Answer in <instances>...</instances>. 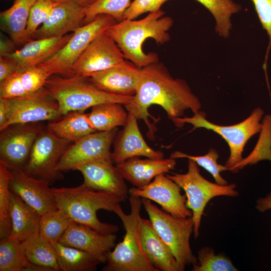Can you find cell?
<instances>
[{
	"label": "cell",
	"mask_w": 271,
	"mask_h": 271,
	"mask_svg": "<svg viewBox=\"0 0 271 271\" xmlns=\"http://www.w3.org/2000/svg\"><path fill=\"white\" fill-rule=\"evenodd\" d=\"M86 8L73 1L58 3L32 39L62 37L85 25Z\"/></svg>",
	"instance_id": "44dd1931"
},
{
	"label": "cell",
	"mask_w": 271,
	"mask_h": 271,
	"mask_svg": "<svg viewBox=\"0 0 271 271\" xmlns=\"http://www.w3.org/2000/svg\"><path fill=\"white\" fill-rule=\"evenodd\" d=\"M255 207L261 213L271 210V192L265 197L258 198L256 201Z\"/></svg>",
	"instance_id": "bcb514c9"
},
{
	"label": "cell",
	"mask_w": 271,
	"mask_h": 271,
	"mask_svg": "<svg viewBox=\"0 0 271 271\" xmlns=\"http://www.w3.org/2000/svg\"><path fill=\"white\" fill-rule=\"evenodd\" d=\"M196 1L213 15L216 23V33L223 38H228L232 26L231 17L241 10V6L232 0Z\"/></svg>",
	"instance_id": "1f68e13d"
},
{
	"label": "cell",
	"mask_w": 271,
	"mask_h": 271,
	"mask_svg": "<svg viewBox=\"0 0 271 271\" xmlns=\"http://www.w3.org/2000/svg\"><path fill=\"white\" fill-rule=\"evenodd\" d=\"M47 128L43 129L36 138L28 161L23 170L34 177L44 179L50 183L62 178L58 169L64 154L71 145Z\"/></svg>",
	"instance_id": "30bf717a"
},
{
	"label": "cell",
	"mask_w": 271,
	"mask_h": 271,
	"mask_svg": "<svg viewBox=\"0 0 271 271\" xmlns=\"http://www.w3.org/2000/svg\"><path fill=\"white\" fill-rule=\"evenodd\" d=\"M51 243L55 251L60 270L94 271L101 263L91 254L83 250L65 245L59 241Z\"/></svg>",
	"instance_id": "f546056e"
},
{
	"label": "cell",
	"mask_w": 271,
	"mask_h": 271,
	"mask_svg": "<svg viewBox=\"0 0 271 271\" xmlns=\"http://www.w3.org/2000/svg\"><path fill=\"white\" fill-rule=\"evenodd\" d=\"M130 212L120 207L115 213L125 231L123 240L106 255L102 271H159L149 260L140 237L139 222L142 206L141 197L129 195Z\"/></svg>",
	"instance_id": "277c9868"
},
{
	"label": "cell",
	"mask_w": 271,
	"mask_h": 271,
	"mask_svg": "<svg viewBox=\"0 0 271 271\" xmlns=\"http://www.w3.org/2000/svg\"><path fill=\"white\" fill-rule=\"evenodd\" d=\"M45 87L57 101L60 117L72 111L84 112L104 103L116 102L125 105L133 98L107 93L96 87L88 78L76 75H51Z\"/></svg>",
	"instance_id": "5b68a950"
},
{
	"label": "cell",
	"mask_w": 271,
	"mask_h": 271,
	"mask_svg": "<svg viewBox=\"0 0 271 271\" xmlns=\"http://www.w3.org/2000/svg\"><path fill=\"white\" fill-rule=\"evenodd\" d=\"M11 191L34 208L41 215L56 209L57 203L49 182L26 173L23 170H10Z\"/></svg>",
	"instance_id": "e0dca14e"
},
{
	"label": "cell",
	"mask_w": 271,
	"mask_h": 271,
	"mask_svg": "<svg viewBox=\"0 0 271 271\" xmlns=\"http://www.w3.org/2000/svg\"><path fill=\"white\" fill-rule=\"evenodd\" d=\"M126 60L114 41L103 32L96 37L87 47L73 65L70 76L88 78Z\"/></svg>",
	"instance_id": "5bb4252c"
},
{
	"label": "cell",
	"mask_w": 271,
	"mask_h": 271,
	"mask_svg": "<svg viewBox=\"0 0 271 271\" xmlns=\"http://www.w3.org/2000/svg\"><path fill=\"white\" fill-rule=\"evenodd\" d=\"M21 244L30 262L49 271L60 270L53 244L42 238L39 233L29 236Z\"/></svg>",
	"instance_id": "4dcf8cb0"
},
{
	"label": "cell",
	"mask_w": 271,
	"mask_h": 271,
	"mask_svg": "<svg viewBox=\"0 0 271 271\" xmlns=\"http://www.w3.org/2000/svg\"><path fill=\"white\" fill-rule=\"evenodd\" d=\"M198 261L192 271H238L231 260L222 253L216 254L213 248L205 246L198 251Z\"/></svg>",
	"instance_id": "d590c367"
},
{
	"label": "cell",
	"mask_w": 271,
	"mask_h": 271,
	"mask_svg": "<svg viewBox=\"0 0 271 271\" xmlns=\"http://www.w3.org/2000/svg\"><path fill=\"white\" fill-rule=\"evenodd\" d=\"M115 233L100 232L89 226L72 221L59 242L83 250L100 263H105L107 253L116 245Z\"/></svg>",
	"instance_id": "2e32d148"
},
{
	"label": "cell",
	"mask_w": 271,
	"mask_h": 271,
	"mask_svg": "<svg viewBox=\"0 0 271 271\" xmlns=\"http://www.w3.org/2000/svg\"><path fill=\"white\" fill-rule=\"evenodd\" d=\"M142 245L149 260L159 271H182L170 249L154 228L150 220L140 217Z\"/></svg>",
	"instance_id": "cb8c5ba5"
},
{
	"label": "cell",
	"mask_w": 271,
	"mask_h": 271,
	"mask_svg": "<svg viewBox=\"0 0 271 271\" xmlns=\"http://www.w3.org/2000/svg\"><path fill=\"white\" fill-rule=\"evenodd\" d=\"M175 159L160 160L139 157L129 158L116 167L123 178L135 187L143 188L149 184L157 176L174 169Z\"/></svg>",
	"instance_id": "603a6c76"
},
{
	"label": "cell",
	"mask_w": 271,
	"mask_h": 271,
	"mask_svg": "<svg viewBox=\"0 0 271 271\" xmlns=\"http://www.w3.org/2000/svg\"><path fill=\"white\" fill-rule=\"evenodd\" d=\"M72 220L62 210L57 208L41 215L39 234L50 242L59 241Z\"/></svg>",
	"instance_id": "d6a6232c"
},
{
	"label": "cell",
	"mask_w": 271,
	"mask_h": 271,
	"mask_svg": "<svg viewBox=\"0 0 271 271\" xmlns=\"http://www.w3.org/2000/svg\"><path fill=\"white\" fill-rule=\"evenodd\" d=\"M55 3H60L66 1H73L76 2L81 6L85 8H88L89 6L93 4L97 0H52Z\"/></svg>",
	"instance_id": "c3c4849f"
},
{
	"label": "cell",
	"mask_w": 271,
	"mask_h": 271,
	"mask_svg": "<svg viewBox=\"0 0 271 271\" xmlns=\"http://www.w3.org/2000/svg\"><path fill=\"white\" fill-rule=\"evenodd\" d=\"M58 4L52 0H37L35 2L31 10L26 30L27 42L32 40L36 31L45 22Z\"/></svg>",
	"instance_id": "f35d334b"
},
{
	"label": "cell",
	"mask_w": 271,
	"mask_h": 271,
	"mask_svg": "<svg viewBox=\"0 0 271 271\" xmlns=\"http://www.w3.org/2000/svg\"><path fill=\"white\" fill-rule=\"evenodd\" d=\"M169 0H134L125 11L123 20H134L146 13L156 12Z\"/></svg>",
	"instance_id": "7bdbcfd3"
},
{
	"label": "cell",
	"mask_w": 271,
	"mask_h": 271,
	"mask_svg": "<svg viewBox=\"0 0 271 271\" xmlns=\"http://www.w3.org/2000/svg\"><path fill=\"white\" fill-rule=\"evenodd\" d=\"M141 199L154 228L170 249L182 271L187 265L196 264L198 258L193 254L190 244L194 231L192 217H176L159 208L150 200Z\"/></svg>",
	"instance_id": "8992f818"
},
{
	"label": "cell",
	"mask_w": 271,
	"mask_h": 271,
	"mask_svg": "<svg viewBox=\"0 0 271 271\" xmlns=\"http://www.w3.org/2000/svg\"><path fill=\"white\" fill-rule=\"evenodd\" d=\"M118 130L95 131L73 142L62 156L58 170L65 171L99 160H111L110 147Z\"/></svg>",
	"instance_id": "4fadbf2b"
},
{
	"label": "cell",
	"mask_w": 271,
	"mask_h": 271,
	"mask_svg": "<svg viewBox=\"0 0 271 271\" xmlns=\"http://www.w3.org/2000/svg\"><path fill=\"white\" fill-rule=\"evenodd\" d=\"M21 242L10 235L1 238L0 271H49L30 262Z\"/></svg>",
	"instance_id": "83f0119b"
},
{
	"label": "cell",
	"mask_w": 271,
	"mask_h": 271,
	"mask_svg": "<svg viewBox=\"0 0 271 271\" xmlns=\"http://www.w3.org/2000/svg\"><path fill=\"white\" fill-rule=\"evenodd\" d=\"M73 33L62 37L32 39L20 50L5 56L15 64L18 71L23 72L37 66L49 58L69 41Z\"/></svg>",
	"instance_id": "7402d4cb"
},
{
	"label": "cell",
	"mask_w": 271,
	"mask_h": 271,
	"mask_svg": "<svg viewBox=\"0 0 271 271\" xmlns=\"http://www.w3.org/2000/svg\"><path fill=\"white\" fill-rule=\"evenodd\" d=\"M9 118V107L7 99L0 98V131L3 130Z\"/></svg>",
	"instance_id": "f6af8a7d"
},
{
	"label": "cell",
	"mask_w": 271,
	"mask_h": 271,
	"mask_svg": "<svg viewBox=\"0 0 271 271\" xmlns=\"http://www.w3.org/2000/svg\"><path fill=\"white\" fill-rule=\"evenodd\" d=\"M21 73V71H16L0 82V98L14 99L29 94L22 85Z\"/></svg>",
	"instance_id": "b9f144b4"
},
{
	"label": "cell",
	"mask_w": 271,
	"mask_h": 271,
	"mask_svg": "<svg viewBox=\"0 0 271 271\" xmlns=\"http://www.w3.org/2000/svg\"><path fill=\"white\" fill-rule=\"evenodd\" d=\"M258 140L251 153L236 164L230 171L237 173L248 165L256 164L262 160L271 161V115H266L262 121Z\"/></svg>",
	"instance_id": "836d02e7"
},
{
	"label": "cell",
	"mask_w": 271,
	"mask_h": 271,
	"mask_svg": "<svg viewBox=\"0 0 271 271\" xmlns=\"http://www.w3.org/2000/svg\"><path fill=\"white\" fill-rule=\"evenodd\" d=\"M170 158H187L194 161L198 166L202 167L211 174L215 182L219 185H226L228 182L223 178L220 173L228 169L217 162L219 158L218 152L213 148H210L207 153L202 156L190 155L180 151H175L171 154Z\"/></svg>",
	"instance_id": "8d00e7d4"
},
{
	"label": "cell",
	"mask_w": 271,
	"mask_h": 271,
	"mask_svg": "<svg viewBox=\"0 0 271 271\" xmlns=\"http://www.w3.org/2000/svg\"><path fill=\"white\" fill-rule=\"evenodd\" d=\"M38 123L14 124L1 130L0 163L10 170L24 169L34 142L44 129Z\"/></svg>",
	"instance_id": "8fae6325"
},
{
	"label": "cell",
	"mask_w": 271,
	"mask_h": 271,
	"mask_svg": "<svg viewBox=\"0 0 271 271\" xmlns=\"http://www.w3.org/2000/svg\"><path fill=\"white\" fill-rule=\"evenodd\" d=\"M153 104L161 106L172 121L183 117L187 109L196 114L202 107L200 101L187 82L174 78L159 61L141 68L136 93L130 102L124 105L129 113L137 119L144 120L151 138L156 128L149 120L148 109Z\"/></svg>",
	"instance_id": "6da1fadb"
},
{
	"label": "cell",
	"mask_w": 271,
	"mask_h": 271,
	"mask_svg": "<svg viewBox=\"0 0 271 271\" xmlns=\"http://www.w3.org/2000/svg\"><path fill=\"white\" fill-rule=\"evenodd\" d=\"M7 100L9 118L4 129L14 124L55 121L60 117L58 104L45 87L27 96Z\"/></svg>",
	"instance_id": "7c38bea8"
},
{
	"label": "cell",
	"mask_w": 271,
	"mask_h": 271,
	"mask_svg": "<svg viewBox=\"0 0 271 271\" xmlns=\"http://www.w3.org/2000/svg\"><path fill=\"white\" fill-rule=\"evenodd\" d=\"M182 189L186 196V205L192 212L194 222V236H199L202 216L209 201L217 196L237 197L239 193L235 189L237 185H226L214 183L206 179L201 174L198 164L188 159V171L185 174L173 173L166 175Z\"/></svg>",
	"instance_id": "52a82bcc"
},
{
	"label": "cell",
	"mask_w": 271,
	"mask_h": 271,
	"mask_svg": "<svg viewBox=\"0 0 271 271\" xmlns=\"http://www.w3.org/2000/svg\"><path fill=\"white\" fill-rule=\"evenodd\" d=\"M57 208L63 211L72 221L87 225L103 233H115L118 226L102 222L96 213L99 210L116 212L122 200L115 194L95 190L83 183L75 187L52 188Z\"/></svg>",
	"instance_id": "3957f363"
},
{
	"label": "cell",
	"mask_w": 271,
	"mask_h": 271,
	"mask_svg": "<svg viewBox=\"0 0 271 271\" xmlns=\"http://www.w3.org/2000/svg\"><path fill=\"white\" fill-rule=\"evenodd\" d=\"M50 76L39 66L31 67L21 73V81L25 90L33 93L44 88Z\"/></svg>",
	"instance_id": "ab89813d"
},
{
	"label": "cell",
	"mask_w": 271,
	"mask_h": 271,
	"mask_svg": "<svg viewBox=\"0 0 271 271\" xmlns=\"http://www.w3.org/2000/svg\"><path fill=\"white\" fill-rule=\"evenodd\" d=\"M47 128L59 138L70 143L96 131L89 123L87 114L78 111L70 112L61 120L50 122Z\"/></svg>",
	"instance_id": "4316f807"
},
{
	"label": "cell",
	"mask_w": 271,
	"mask_h": 271,
	"mask_svg": "<svg viewBox=\"0 0 271 271\" xmlns=\"http://www.w3.org/2000/svg\"><path fill=\"white\" fill-rule=\"evenodd\" d=\"M141 68L128 60L92 74L88 80L98 89L108 93L134 96Z\"/></svg>",
	"instance_id": "d6986e66"
},
{
	"label": "cell",
	"mask_w": 271,
	"mask_h": 271,
	"mask_svg": "<svg viewBox=\"0 0 271 271\" xmlns=\"http://www.w3.org/2000/svg\"><path fill=\"white\" fill-rule=\"evenodd\" d=\"M164 14L160 10L139 20L124 19L110 26L104 32L117 44L126 60L142 68L159 61L157 53L144 52L142 46L145 40L152 38L158 45H163L171 39L168 31L174 21L171 17H164Z\"/></svg>",
	"instance_id": "7a4b0ae2"
},
{
	"label": "cell",
	"mask_w": 271,
	"mask_h": 271,
	"mask_svg": "<svg viewBox=\"0 0 271 271\" xmlns=\"http://www.w3.org/2000/svg\"><path fill=\"white\" fill-rule=\"evenodd\" d=\"M14 44V42H12L8 40H1L0 56H7L15 51L13 50Z\"/></svg>",
	"instance_id": "7dc6e473"
},
{
	"label": "cell",
	"mask_w": 271,
	"mask_h": 271,
	"mask_svg": "<svg viewBox=\"0 0 271 271\" xmlns=\"http://www.w3.org/2000/svg\"><path fill=\"white\" fill-rule=\"evenodd\" d=\"M181 188L164 174L157 176L149 184L141 188L132 187L129 195L145 198L159 204L163 210L176 217H192V211L186 205V195Z\"/></svg>",
	"instance_id": "9a60e30c"
},
{
	"label": "cell",
	"mask_w": 271,
	"mask_h": 271,
	"mask_svg": "<svg viewBox=\"0 0 271 271\" xmlns=\"http://www.w3.org/2000/svg\"><path fill=\"white\" fill-rule=\"evenodd\" d=\"M111 160H99L80 165L74 170L83 176V183L95 190L116 195L122 201L129 198L124 179Z\"/></svg>",
	"instance_id": "ac0fdd59"
},
{
	"label": "cell",
	"mask_w": 271,
	"mask_h": 271,
	"mask_svg": "<svg viewBox=\"0 0 271 271\" xmlns=\"http://www.w3.org/2000/svg\"><path fill=\"white\" fill-rule=\"evenodd\" d=\"M12 173L0 163V238L10 235L12 231L11 217V194L10 182Z\"/></svg>",
	"instance_id": "e575fe53"
},
{
	"label": "cell",
	"mask_w": 271,
	"mask_h": 271,
	"mask_svg": "<svg viewBox=\"0 0 271 271\" xmlns=\"http://www.w3.org/2000/svg\"><path fill=\"white\" fill-rule=\"evenodd\" d=\"M257 14L262 28L268 36V44L266 49L263 68L266 72L268 54L271 49V0H251Z\"/></svg>",
	"instance_id": "60d3db41"
},
{
	"label": "cell",
	"mask_w": 271,
	"mask_h": 271,
	"mask_svg": "<svg viewBox=\"0 0 271 271\" xmlns=\"http://www.w3.org/2000/svg\"><path fill=\"white\" fill-rule=\"evenodd\" d=\"M123 104L116 102L100 104L91 107L87 114L90 124L96 131H108L124 126L128 112Z\"/></svg>",
	"instance_id": "f1b7e54d"
},
{
	"label": "cell",
	"mask_w": 271,
	"mask_h": 271,
	"mask_svg": "<svg viewBox=\"0 0 271 271\" xmlns=\"http://www.w3.org/2000/svg\"><path fill=\"white\" fill-rule=\"evenodd\" d=\"M117 22L111 16L100 14L74 32L67 43L55 54L38 65L50 76L69 77L71 69L89 44Z\"/></svg>",
	"instance_id": "9c48e42d"
},
{
	"label": "cell",
	"mask_w": 271,
	"mask_h": 271,
	"mask_svg": "<svg viewBox=\"0 0 271 271\" xmlns=\"http://www.w3.org/2000/svg\"><path fill=\"white\" fill-rule=\"evenodd\" d=\"M131 3L130 0H97L86 8L84 24L100 14L110 15L117 22H121Z\"/></svg>",
	"instance_id": "74e56055"
},
{
	"label": "cell",
	"mask_w": 271,
	"mask_h": 271,
	"mask_svg": "<svg viewBox=\"0 0 271 271\" xmlns=\"http://www.w3.org/2000/svg\"><path fill=\"white\" fill-rule=\"evenodd\" d=\"M263 114L260 107H256L243 121L230 125H221L207 120L205 113L200 111L194 114L192 117L178 118L173 122L178 128H181L185 123H189L193 125V129L204 128L220 135L227 142L230 149L229 156L224 165L230 171L242 160V153L247 141L260 132L262 127L260 121Z\"/></svg>",
	"instance_id": "ba28073f"
},
{
	"label": "cell",
	"mask_w": 271,
	"mask_h": 271,
	"mask_svg": "<svg viewBox=\"0 0 271 271\" xmlns=\"http://www.w3.org/2000/svg\"><path fill=\"white\" fill-rule=\"evenodd\" d=\"M37 0H15L12 6L2 12L3 27L16 44H26V30L31 10Z\"/></svg>",
	"instance_id": "484cf974"
},
{
	"label": "cell",
	"mask_w": 271,
	"mask_h": 271,
	"mask_svg": "<svg viewBox=\"0 0 271 271\" xmlns=\"http://www.w3.org/2000/svg\"><path fill=\"white\" fill-rule=\"evenodd\" d=\"M11 202L10 236L22 242L38 233L41 215L12 191Z\"/></svg>",
	"instance_id": "d4e9b609"
},
{
	"label": "cell",
	"mask_w": 271,
	"mask_h": 271,
	"mask_svg": "<svg viewBox=\"0 0 271 271\" xmlns=\"http://www.w3.org/2000/svg\"><path fill=\"white\" fill-rule=\"evenodd\" d=\"M16 71L17 67L7 56H0V82H2Z\"/></svg>",
	"instance_id": "ee69618b"
},
{
	"label": "cell",
	"mask_w": 271,
	"mask_h": 271,
	"mask_svg": "<svg viewBox=\"0 0 271 271\" xmlns=\"http://www.w3.org/2000/svg\"><path fill=\"white\" fill-rule=\"evenodd\" d=\"M137 119L128 113L124 128L117 131L114 141L113 150L111 152L112 162L116 165L133 157L144 156L160 160L164 155L160 151L151 148L145 142L139 129Z\"/></svg>",
	"instance_id": "ffe728a7"
}]
</instances>
